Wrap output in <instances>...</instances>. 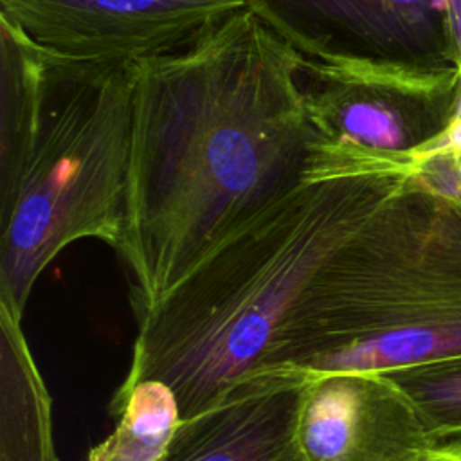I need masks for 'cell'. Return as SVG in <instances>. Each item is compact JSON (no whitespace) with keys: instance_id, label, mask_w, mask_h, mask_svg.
<instances>
[{"instance_id":"obj_1","label":"cell","mask_w":461,"mask_h":461,"mask_svg":"<svg viewBox=\"0 0 461 461\" xmlns=\"http://www.w3.org/2000/svg\"><path fill=\"white\" fill-rule=\"evenodd\" d=\"M299 56L250 9L135 63L117 254L135 317L209 250L306 184L313 139Z\"/></svg>"},{"instance_id":"obj_2","label":"cell","mask_w":461,"mask_h":461,"mask_svg":"<svg viewBox=\"0 0 461 461\" xmlns=\"http://www.w3.org/2000/svg\"><path fill=\"white\" fill-rule=\"evenodd\" d=\"M403 175L310 182L240 227L135 317L131 364L115 391L164 382L187 420L268 371L312 277Z\"/></svg>"},{"instance_id":"obj_3","label":"cell","mask_w":461,"mask_h":461,"mask_svg":"<svg viewBox=\"0 0 461 461\" xmlns=\"http://www.w3.org/2000/svg\"><path fill=\"white\" fill-rule=\"evenodd\" d=\"M461 357V202L400 176L297 299L268 369L389 373Z\"/></svg>"},{"instance_id":"obj_4","label":"cell","mask_w":461,"mask_h":461,"mask_svg":"<svg viewBox=\"0 0 461 461\" xmlns=\"http://www.w3.org/2000/svg\"><path fill=\"white\" fill-rule=\"evenodd\" d=\"M133 79L135 63L41 49L29 139L0 187V308L18 319L36 279L65 247L85 238L115 252L121 247Z\"/></svg>"},{"instance_id":"obj_5","label":"cell","mask_w":461,"mask_h":461,"mask_svg":"<svg viewBox=\"0 0 461 461\" xmlns=\"http://www.w3.org/2000/svg\"><path fill=\"white\" fill-rule=\"evenodd\" d=\"M297 83L312 124L306 184L412 171V155L456 108L457 67L369 63L335 67L299 58Z\"/></svg>"},{"instance_id":"obj_6","label":"cell","mask_w":461,"mask_h":461,"mask_svg":"<svg viewBox=\"0 0 461 461\" xmlns=\"http://www.w3.org/2000/svg\"><path fill=\"white\" fill-rule=\"evenodd\" d=\"M301 59L335 67H457L447 0H247Z\"/></svg>"},{"instance_id":"obj_7","label":"cell","mask_w":461,"mask_h":461,"mask_svg":"<svg viewBox=\"0 0 461 461\" xmlns=\"http://www.w3.org/2000/svg\"><path fill=\"white\" fill-rule=\"evenodd\" d=\"M247 7V0H0V16L43 50L139 63L175 52Z\"/></svg>"},{"instance_id":"obj_8","label":"cell","mask_w":461,"mask_h":461,"mask_svg":"<svg viewBox=\"0 0 461 461\" xmlns=\"http://www.w3.org/2000/svg\"><path fill=\"white\" fill-rule=\"evenodd\" d=\"M299 439L308 461H421L432 447L403 391L366 371H308Z\"/></svg>"},{"instance_id":"obj_9","label":"cell","mask_w":461,"mask_h":461,"mask_svg":"<svg viewBox=\"0 0 461 461\" xmlns=\"http://www.w3.org/2000/svg\"><path fill=\"white\" fill-rule=\"evenodd\" d=\"M308 371L276 367L182 420L160 461H308L299 414Z\"/></svg>"},{"instance_id":"obj_10","label":"cell","mask_w":461,"mask_h":461,"mask_svg":"<svg viewBox=\"0 0 461 461\" xmlns=\"http://www.w3.org/2000/svg\"><path fill=\"white\" fill-rule=\"evenodd\" d=\"M0 461H59L52 438V400L22 331V319L0 308Z\"/></svg>"},{"instance_id":"obj_11","label":"cell","mask_w":461,"mask_h":461,"mask_svg":"<svg viewBox=\"0 0 461 461\" xmlns=\"http://www.w3.org/2000/svg\"><path fill=\"white\" fill-rule=\"evenodd\" d=\"M113 432L90 448L85 461H160L182 421L176 394L158 380H144L113 393Z\"/></svg>"},{"instance_id":"obj_12","label":"cell","mask_w":461,"mask_h":461,"mask_svg":"<svg viewBox=\"0 0 461 461\" xmlns=\"http://www.w3.org/2000/svg\"><path fill=\"white\" fill-rule=\"evenodd\" d=\"M384 375L411 400L432 445L461 439V357L400 367Z\"/></svg>"},{"instance_id":"obj_13","label":"cell","mask_w":461,"mask_h":461,"mask_svg":"<svg viewBox=\"0 0 461 461\" xmlns=\"http://www.w3.org/2000/svg\"><path fill=\"white\" fill-rule=\"evenodd\" d=\"M411 176L418 185L461 202V151L420 160L412 166Z\"/></svg>"},{"instance_id":"obj_14","label":"cell","mask_w":461,"mask_h":461,"mask_svg":"<svg viewBox=\"0 0 461 461\" xmlns=\"http://www.w3.org/2000/svg\"><path fill=\"white\" fill-rule=\"evenodd\" d=\"M457 70H459V92H457L454 113L447 128L412 155V166L420 160H425L436 155L461 151V67H457Z\"/></svg>"},{"instance_id":"obj_15","label":"cell","mask_w":461,"mask_h":461,"mask_svg":"<svg viewBox=\"0 0 461 461\" xmlns=\"http://www.w3.org/2000/svg\"><path fill=\"white\" fill-rule=\"evenodd\" d=\"M447 20L456 65L461 67V0H447Z\"/></svg>"},{"instance_id":"obj_16","label":"cell","mask_w":461,"mask_h":461,"mask_svg":"<svg viewBox=\"0 0 461 461\" xmlns=\"http://www.w3.org/2000/svg\"><path fill=\"white\" fill-rule=\"evenodd\" d=\"M421 461H461V439L432 445Z\"/></svg>"}]
</instances>
